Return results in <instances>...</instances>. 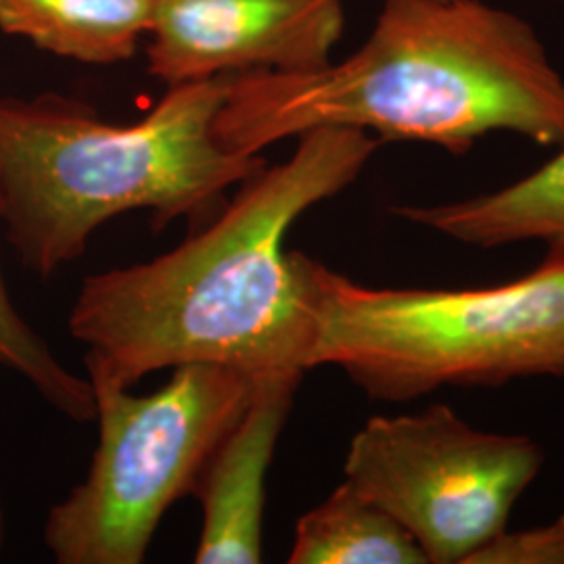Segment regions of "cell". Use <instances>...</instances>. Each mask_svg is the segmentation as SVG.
<instances>
[{"label": "cell", "mask_w": 564, "mask_h": 564, "mask_svg": "<svg viewBox=\"0 0 564 564\" xmlns=\"http://www.w3.org/2000/svg\"><path fill=\"white\" fill-rule=\"evenodd\" d=\"M379 144L356 128L303 132L286 162L242 182L176 249L88 276L67 318L86 366L126 387L186 364L303 377L312 318L284 237L307 209L354 184Z\"/></svg>", "instance_id": "6da1fadb"}, {"label": "cell", "mask_w": 564, "mask_h": 564, "mask_svg": "<svg viewBox=\"0 0 564 564\" xmlns=\"http://www.w3.org/2000/svg\"><path fill=\"white\" fill-rule=\"evenodd\" d=\"M316 128L421 141L463 155L491 132L564 142V78L535 30L481 0H384L368 41L341 63L230 78L214 130L226 149Z\"/></svg>", "instance_id": "7a4b0ae2"}, {"label": "cell", "mask_w": 564, "mask_h": 564, "mask_svg": "<svg viewBox=\"0 0 564 564\" xmlns=\"http://www.w3.org/2000/svg\"><path fill=\"white\" fill-rule=\"evenodd\" d=\"M230 78L167 86L126 126L59 95L0 99V223L21 263L51 276L102 224L137 209L158 228L212 218L230 186L265 167L216 137Z\"/></svg>", "instance_id": "3957f363"}, {"label": "cell", "mask_w": 564, "mask_h": 564, "mask_svg": "<svg viewBox=\"0 0 564 564\" xmlns=\"http://www.w3.org/2000/svg\"><path fill=\"white\" fill-rule=\"evenodd\" d=\"M293 258L312 318L307 368L337 366L370 398L564 375V249L484 289H375Z\"/></svg>", "instance_id": "277c9868"}, {"label": "cell", "mask_w": 564, "mask_h": 564, "mask_svg": "<svg viewBox=\"0 0 564 564\" xmlns=\"http://www.w3.org/2000/svg\"><path fill=\"white\" fill-rule=\"evenodd\" d=\"M99 445L86 477L53 506L44 545L59 564H141L163 514L195 494L203 468L251 400L258 379L186 364L149 395L86 366Z\"/></svg>", "instance_id": "5b68a950"}, {"label": "cell", "mask_w": 564, "mask_h": 564, "mask_svg": "<svg viewBox=\"0 0 564 564\" xmlns=\"http://www.w3.org/2000/svg\"><path fill=\"white\" fill-rule=\"evenodd\" d=\"M542 464L531 437L477 431L435 403L364 424L347 449L345 479L412 533L429 564H468L508 527Z\"/></svg>", "instance_id": "8992f818"}, {"label": "cell", "mask_w": 564, "mask_h": 564, "mask_svg": "<svg viewBox=\"0 0 564 564\" xmlns=\"http://www.w3.org/2000/svg\"><path fill=\"white\" fill-rule=\"evenodd\" d=\"M343 0H155L147 69L167 86L330 63Z\"/></svg>", "instance_id": "52a82bcc"}, {"label": "cell", "mask_w": 564, "mask_h": 564, "mask_svg": "<svg viewBox=\"0 0 564 564\" xmlns=\"http://www.w3.org/2000/svg\"><path fill=\"white\" fill-rule=\"evenodd\" d=\"M302 379H258L241 416L212 452L195 489L203 510L195 563H262L265 477Z\"/></svg>", "instance_id": "ba28073f"}, {"label": "cell", "mask_w": 564, "mask_h": 564, "mask_svg": "<svg viewBox=\"0 0 564 564\" xmlns=\"http://www.w3.org/2000/svg\"><path fill=\"white\" fill-rule=\"evenodd\" d=\"M408 223L477 247L540 241L564 249V142L558 155L494 193L442 205H400Z\"/></svg>", "instance_id": "9c48e42d"}, {"label": "cell", "mask_w": 564, "mask_h": 564, "mask_svg": "<svg viewBox=\"0 0 564 564\" xmlns=\"http://www.w3.org/2000/svg\"><path fill=\"white\" fill-rule=\"evenodd\" d=\"M155 0H0V30L41 51L88 65L134 57Z\"/></svg>", "instance_id": "30bf717a"}, {"label": "cell", "mask_w": 564, "mask_h": 564, "mask_svg": "<svg viewBox=\"0 0 564 564\" xmlns=\"http://www.w3.org/2000/svg\"><path fill=\"white\" fill-rule=\"evenodd\" d=\"M291 564H429L423 547L383 506L345 479L295 527Z\"/></svg>", "instance_id": "8fae6325"}, {"label": "cell", "mask_w": 564, "mask_h": 564, "mask_svg": "<svg viewBox=\"0 0 564 564\" xmlns=\"http://www.w3.org/2000/svg\"><path fill=\"white\" fill-rule=\"evenodd\" d=\"M0 364L32 384L46 402L74 423L95 421V393L88 379L55 358L41 335L11 302L0 274Z\"/></svg>", "instance_id": "7c38bea8"}, {"label": "cell", "mask_w": 564, "mask_h": 564, "mask_svg": "<svg viewBox=\"0 0 564 564\" xmlns=\"http://www.w3.org/2000/svg\"><path fill=\"white\" fill-rule=\"evenodd\" d=\"M468 564H564V514L554 523L517 533L506 527Z\"/></svg>", "instance_id": "4fadbf2b"}, {"label": "cell", "mask_w": 564, "mask_h": 564, "mask_svg": "<svg viewBox=\"0 0 564 564\" xmlns=\"http://www.w3.org/2000/svg\"><path fill=\"white\" fill-rule=\"evenodd\" d=\"M4 544V510H2V498H0V550Z\"/></svg>", "instance_id": "5bb4252c"}]
</instances>
